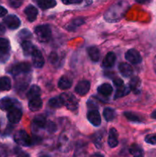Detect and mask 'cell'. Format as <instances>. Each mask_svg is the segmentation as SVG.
I'll list each match as a JSON object with an SVG mask.
<instances>
[{
	"label": "cell",
	"mask_w": 156,
	"mask_h": 157,
	"mask_svg": "<svg viewBox=\"0 0 156 157\" xmlns=\"http://www.w3.org/2000/svg\"><path fill=\"white\" fill-rule=\"evenodd\" d=\"M128 9V2L125 1H120L113 5L104 14V18L106 21L110 22H114L120 20Z\"/></svg>",
	"instance_id": "cell-1"
},
{
	"label": "cell",
	"mask_w": 156,
	"mask_h": 157,
	"mask_svg": "<svg viewBox=\"0 0 156 157\" xmlns=\"http://www.w3.org/2000/svg\"><path fill=\"white\" fill-rule=\"evenodd\" d=\"M35 33L37 38L41 42H47L51 38V29L47 25H41L35 29Z\"/></svg>",
	"instance_id": "cell-2"
},
{
	"label": "cell",
	"mask_w": 156,
	"mask_h": 157,
	"mask_svg": "<svg viewBox=\"0 0 156 157\" xmlns=\"http://www.w3.org/2000/svg\"><path fill=\"white\" fill-rule=\"evenodd\" d=\"M14 140L21 147H30L32 145V140L28 134L27 132L21 130L17 131L14 135Z\"/></svg>",
	"instance_id": "cell-3"
},
{
	"label": "cell",
	"mask_w": 156,
	"mask_h": 157,
	"mask_svg": "<svg viewBox=\"0 0 156 157\" xmlns=\"http://www.w3.org/2000/svg\"><path fill=\"white\" fill-rule=\"evenodd\" d=\"M60 96L62 98L64 106H66L67 109L70 110H75L77 109L78 101L73 94L70 93H63Z\"/></svg>",
	"instance_id": "cell-4"
},
{
	"label": "cell",
	"mask_w": 156,
	"mask_h": 157,
	"mask_svg": "<svg viewBox=\"0 0 156 157\" xmlns=\"http://www.w3.org/2000/svg\"><path fill=\"white\" fill-rule=\"evenodd\" d=\"M31 71V64L28 62H21L12 66L9 70V73L13 76H18L21 74L28 73Z\"/></svg>",
	"instance_id": "cell-5"
},
{
	"label": "cell",
	"mask_w": 156,
	"mask_h": 157,
	"mask_svg": "<svg viewBox=\"0 0 156 157\" xmlns=\"http://www.w3.org/2000/svg\"><path fill=\"white\" fill-rule=\"evenodd\" d=\"M21 117H22V112L21 109L18 108V107H12L8 111L7 118L9 122L12 124H18L21 121Z\"/></svg>",
	"instance_id": "cell-6"
},
{
	"label": "cell",
	"mask_w": 156,
	"mask_h": 157,
	"mask_svg": "<svg viewBox=\"0 0 156 157\" xmlns=\"http://www.w3.org/2000/svg\"><path fill=\"white\" fill-rule=\"evenodd\" d=\"M125 59L133 64H138L142 62V56L136 49H129L125 55Z\"/></svg>",
	"instance_id": "cell-7"
},
{
	"label": "cell",
	"mask_w": 156,
	"mask_h": 157,
	"mask_svg": "<svg viewBox=\"0 0 156 157\" xmlns=\"http://www.w3.org/2000/svg\"><path fill=\"white\" fill-rule=\"evenodd\" d=\"M4 23L9 29L12 30L17 29L21 25V21L18 16L15 15H9L4 18Z\"/></svg>",
	"instance_id": "cell-8"
},
{
	"label": "cell",
	"mask_w": 156,
	"mask_h": 157,
	"mask_svg": "<svg viewBox=\"0 0 156 157\" xmlns=\"http://www.w3.org/2000/svg\"><path fill=\"white\" fill-rule=\"evenodd\" d=\"M32 62H33V65L35 66L36 68H41L44 64V58L43 57L42 54L40 52L38 49H35L32 54Z\"/></svg>",
	"instance_id": "cell-9"
},
{
	"label": "cell",
	"mask_w": 156,
	"mask_h": 157,
	"mask_svg": "<svg viewBox=\"0 0 156 157\" xmlns=\"http://www.w3.org/2000/svg\"><path fill=\"white\" fill-rule=\"evenodd\" d=\"M18 102L10 98H4L0 100V109L2 110L9 111L12 107H17Z\"/></svg>",
	"instance_id": "cell-10"
},
{
	"label": "cell",
	"mask_w": 156,
	"mask_h": 157,
	"mask_svg": "<svg viewBox=\"0 0 156 157\" xmlns=\"http://www.w3.org/2000/svg\"><path fill=\"white\" fill-rule=\"evenodd\" d=\"M87 120L94 127H99L101 124V117L99 111L96 110H91L87 113Z\"/></svg>",
	"instance_id": "cell-11"
},
{
	"label": "cell",
	"mask_w": 156,
	"mask_h": 157,
	"mask_svg": "<svg viewBox=\"0 0 156 157\" xmlns=\"http://www.w3.org/2000/svg\"><path fill=\"white\" fill-rule=\"evenodd\" d=\"M90 88V83L88 81L84 80V81H80V82H78V84H76V87H75V92L80 96H84L88 93Z\"/></svg>",
	"instance_id": "cell-12"
},
{
	"label": "cell",
	"mask_w": 156,
	"mask_h": 157,
	"mask_svg": "<svg viewBox=\"0 0 156 157\" xmlns=\"http://www.w3.org/2000/svg\"><path fill=\"white\" fill-rule=\"evenodd\" d=\"M24 14L29 21H34L38 16V9L32 5H29L24 9Z\"/></svg>",
	"instance_id": "cell-13"
},
{
	"label": "cell",
	"mask_w": 156,
	"mask_h": 157,
	"mask_svg": "<svg viewBox=\"0 0 156 157\" xmlns=\"http://www.w3.org/2000/svg\"><path fill=\"white\" fill-rule=\"evenodd\" d=\"M119 144V140H118V133L115 128L110 129V133H109L108 137V145L111 148L117 147Z\"/></svg>",
	"instance_id": "cell-14"
},
{
	"label": "cell",
	"mask_w": 156,
	"mask_h": 157,
	"mask_svg": "<svg viewBox=\"0 0 156 157\" xmlns=\"http://www.w3.org/2000/svg\"><path fill=\"white\" fill-rule=\"evenodd\" d=\"M115 62H116V55H115V54L113 52H109L108 54H106L105 58H103L102 65L105 68H110V67H112L114 65Z\"/></svg>",
	"instance_id": "cell-15"
},
{
	"label": "cell",
	"mask_w": 156,
	"mask_h": 157,
	"mask_svg": "<svg viewBox=\"0 0 156 157\" xmlns=\"http://www.w3.org/2000/svg\"><path fill=\"white\" fill-rule=\"evenodd\" d=\"M42 101L40 97H35V98L29 99L28 107L33 112L40 110L42 107Z\"/></svg>",
	"instance_id": "cell-16"
},
{
	"label": "cell",
	"mask_w": 156,
	"mask_h": 157,
	"mask_svg": "<svg viewBox=\"0 0 156 157\" xmlns=\"http://www.w3.org/2000/svg\"><path fill=\"white\" fill-rule=\"evenodd\" d=\"M119 71L124 78H129L133 73V69L127 63H121L119 65Z\"/></svg>",
	"instance_id": "cell-17"
},
{
	"label": "cell",
	"mask_w": 156,
	"mask_h": 157,
	"mask_svg": "<svg viewBox=\"0 0 156 157\" xmlns=\"http://www.w3.org/2000/svg\"><path fill=\"white\" fill-rule=\"evenodd\" d=\"M87 53H88L89 57L93 62H97L99 61L100 58V52L98 48L96 46H91L87 48Z\"/></svg>",
	"instance_id": "cell-18"
},
{
	"label": "cell",
	"mask_w": 156,
	"mask_h": 157,
	"mask_svg": "<svg viewBox=\"0 0 156 157\" xmlns=\"http://www.w3.org/2000/svg\"><path fill=\"white\" fill-rule=\"evenodd\" d=\"M130 90L135 94H139L141 90V80L138 77H134L129 81Z\"/></svg>",
	"instance_id": "cell-19"
},
{
	"label": "cell",
	"mask_w": 156,
	"mask_h": 157,
	"mask_svg": "<svg viewBox=\"0 0 156 157\" xmlns=\"http://www.w3.org/2000/svg\"><path fill=\"white\" fill-rule=\"evenodd\" d=\"M98 93L103 97H109L113 92V87L110 84H102L99 85L97 88Z\"/></svg>",
	"instance_id": "cell-20"
},
{
	"label": "cell",
	"mask_w": 156,
	"mask_h": 157,
	"mask_svg": "<svg viewBox=\"0 0 156 157\" xmlns=\"http://www.w3.org/2000/svg\"><path fill=\"white\" fill-rule=\"evenodd\" d=\"M21 47H22L23 52H24V55L25 56H29L31 55L32 56V54L33 53L34 51L36 49V48L33 45L32 42L30 41H22V44H21Z\"/></svg>",
	"instance_id": "cell-21"
},
{
	"label": "cell",
	"mask_w": 156,
	"mask_h": 157,
	"mask_svg": "<svg viewBox=\"0 0 156 157\" xmlns=\"http://www.w3.org/2000/svg\"><path fill=\"white\" fill-rule=\"evenodd\" d=\"M72 86V81L67 76H62L58 81V87L61 90H67Z\"/></svg>",
	"instance_id": "cell-22"
},
{
	"label": "cell",
	"mask_w": 156,
	"mask_h": 157,
	"mask_svg": "<svg viewBox=\"0 0 156 157\" xmlns=\"http://www.w3.org/2000/svg\"><path fill=\"white\" fill-rule=\"evenodd\" d=\"M129 153L133 157H144V150L138 144H132L129 148Z\"/></svg>",
	"instance_id": "cell-23"
},
{
	"label": "cell",
	"mask_w": 156,
	"mask_h": 157,
	"mask_svg": "<svg viewBox=\"0 0 156 157\" xmlns=\"http://www.w3.org/2000/svg\"><path fill=\"white\" fill-rule=\"evenodd\" d=\"M87 156V146L84 144H78L75 149L73 157H86Z\"/></svg>",
	"instance_id": "cell-24"
},
{
	"label": "cell",
	"mask_w": 156,
	"mask_h": 157,
	"mask_svg": "<svg viewBox=\"0 0 156 157\" xmlns=\"http://www.w3.org/2000/svg\"><path fill=\"white\" fill-rule=\"evenodd\" d=\"M38 5L41 9H48L56 6L57 2L55 0H38Z\"/></svg>",
	"instance_id": "cell-25"
},
{
	"label": "cell",
	"mask_w": 156,
	"mask_h": 157,
	"mask_svg": "<svg viewBox=\"0 0 156 157\" xmlns=\"http://www.w3.org/2000/svg\"><path fill=\"white\" fill-rule=\"evenodd\" d=\"M12 84L11 81L8 77L0 78V90L1 91H8L11 89Z\"/></svg>",
	"instance_id": "cell-26"
},
{
	"label": "cell",
	"mask_w": 156,
	"mask_h": 157,
	"mask_svg": "<svg viewBox=\"0 0 156 157\" xmlns=\"http://www.w3.org/2000/svg\"><path fill=\"white\" fill-rule=\"evenodd\" d=\"M49 106L53 108H61L64 106V102L61 96L51 98L48 102Z\"/></svg>",
	"instance_id": "cell-27"
},
{
	"label": "cell",
	"mask_w": 156,
	"mask_h": 157,
	"mask_svg": "<svg viewBox=\"0 0 156 157\" xmlns=\"http://www.w3.org/2000/svg\"><path fill=\"white\" fill-rule=\"evenodd\" d=\"M103 117L107 122L113 121L116 117V112L111 107H106L103 110Z\"/></svg>",
	"instance_id": "cell-28"
},
{
	"label": "cell",
	"mask_w": 156,
	"mask_h": 157,
	"mask_svg": "<svg viewBox=\"0 0 156 157\" xmlns=\"http://www.w3.org/2000/svg\"><path fill=\"white\" fill-rule=\"evenodd\" d=\"M41 89L38 86L32 85L30 87L28 91L27 97L28 98V99H31V98H35V97H40L41 96Z\"/></svg>",
	"instance_id": "cell-29"
},
{
	"label": "cell",
	"mask_w": 156,
	"mask_h": 157,
	"mask_svg": "<svg viewBox=\"0 0 156 157\" xmlns=\"http://www.w3.org/2000/svg\"><path fill=\"white\" fill-rule=\"evenodd\" d=\"M130 91V89L128 87H125V86H121V87H116V92L115 94V99L117 98H122V97L125 96V95L128 94Z\"/></svg>",
	"instance_id": "cell-30"
},
{
	"label": "cell",
	"mask_w": 156,
	"mask_h": 157,
	"mask_svg": "<svg viewBox=\"0 0 156 157\" xmlns=\"http://www.w3.org/2000/svg\"><path fill=\"white\" fill-rule=\"evenodd\" d=\"M33 122L35 124V126H37L39 128H44L47 125L46 124V123H47L46 118L43 115H38V116L35 117L33 120Z\"/></svg>",
	"instance_id": "cell-31"
},
{
	"label": "cell",
	"mask_w": 156,
	"mask_h": 157,
	"mask_svg": "<svg viewBox=\"0 0 156 157\" xmlns=\"http://www.w3.org/2000/svg\"><path fill=\"white\" fill-rule=\"evenodd\" d=\"M124 116L126 118L127 120H128L129 121L133 123H140L142 122V119L140 118V117L136 113H132V112H125L124 113Z\"/></svg>",
	"instance_id": "cell-32"
},
{
	"label": "cell",
	"mask_w": 156,
	"mask_h": 157,
	"mask_svg": "<svg viewBox=\"0 0 156 157\" xmlns=\"http://www.w3.org/2000/svg\"><path fill=\"white\" fill-rule=\"evenodd\" d=\"M18 38L21 41H28L29 38H32V33H31L28 29H22V30L20 31V32H18Z\"/></svg>",
	"instance_id": "cell-33"
},
{
	"label": "cell",
	"mask_w": 156,
	"mask_h": 157,
	"mask_svg": "<svg viewBox=\"0 0 156 157\" xmlns=\"http://www.w3.org/2000/svg\"><path fill=\"white\" fill-rule=\"evenodd\" d=\"M84 22H85V21L83 18H76V19L72 21V22L67 26V29H68V30H74L76 28L84 24Z\"/></svg>",
	"instance_id": "cell-34"
},
{
	"label": "cell",
	"mask_w": 156,
	"mask_h": 157,
	"mask_svg": "<svg viewBox=\"0 0 156 157\" xmlns=\"http://www.w3.org/2000/svg\"><path fill=\"white\" fill-rule=\"evenodd\" d=\"M0 51L1 52H9L10 51V43L9 40L0 38Z\"/></svg>",
	"instance_id": "cell-35"
},
{
	"label": "cell",
	"mask_w": 156,
	"mask_h": 157,
	"mask_svg": "<svg viewBox=\"0 0 156 157\" xmlns=\"http://www.w3.org/2000/svg\"><path fill=\"white\" fill-rule=\"evenodd\" d=\"M102 133H96V134L93 136V143H94L95 146H96L97 148H100L101 146H102Z\"/></svg>",
	"instance_id": "cell-36"
},
{
	"label": "cell",
	"mask_w": 156,
	"mask_h": 157,
	"mask_svg": "<svg viewBox=\"0 0 156 157\" xmlns=\"http://www.w3.org/2000/svg\"><path fill=\"white\" fill-rule=\"evenodd\" d=\"M145 141L148 144L156 145V133L147 135L145 138Z\"/></svg>",
	"instance_id": "cell-37"
},
{
	"label": "cell",
	"mask_w": 156,
	"mask_h": 157,
	"mask_svg": "<svg viewBox=\"0 0 156 157\" xmlns=\"http://www.w3.org/2000/svg\"><path fill=\"white\" fill-rule=\"evenodd\" d=\"M10 57L9 52H1L0 51V63H5Z\"/></svg>",
	"instance_id": "cell-38"
},
{
	"label": "cell",
	"mask_w": 156,
	"mask_h": 157,
	"mask_svg": "<svg viewBox=\"0 0 156 157\" xmlns=\"http://www.w3.org/2000/svg\"><path fill=\"white\" fill-rule=\"evenodd\" d=\"M23 2H24V0H9L10 6H12V8H15V9L20 7L22 5Z\"/></svg>",
	"instance_id": "cell-39"
},
{
	"label": "cell",
	"mask_w": 156,
	"mask_h": 157,
	"mask_svg": "<svg viewBox=\"0 0 156 157\" xmlns=\"http://www.w3.org/2000/svg\"><path fill=\"white\" fill-rule=\"evenodd\" d=\"M8 156H9L8 148L6 146L0 144V157H8Z\"/></svg>",
	"instance_id": "cell-40"
},
{
	"label": "cell",
	"mask_w": 156,
	"mask_h": 157,
	"mask_svg": "<svg viewBox=\"0 0 156 157\" xmlns=\"http://www.w3.org/2000/svg\"><path fill=\"white\" fill-rule=\"evenodd\" d=\"M15 153H16V157H31L28 153L24 151H22L19 148H16Z\"/></svg>",
	"instance_id": "cell-41"
},
{
	"label": "cell",
	"mask_w": 156,
	"mask_h": 157,
	"mask_svg": "<svg viewBox=\"0 0 156 157\" xmlns=\"http://www.w3.org/2000/svg\"><path fill=\"white\" fill-rule=\"evenodd\" d=\"M62 1L66 5H77L82 3L84 0H62Z\"/></svg>",
	"instance_id": "cell-42"
},
{
	"label": "cell",
	"mask_w": 156,
	"mask_h": 157,
	"mask_svg": "<svg viewBox=\"0 0 156 157\" xmlns=\"http://www.w3.org/2000/svg\"><path fill=\"white\" fill-rule=\"evenodd\" d=\"M47 130H48L49 132H50V133H54V132H55L57 130V126L55 125V124H54V123L52 122L49 123L47 125Z\"/></svg>",
	"instance_id": "cell-43"
},
{
	"label": "cell",
	"mask_w": 156,
	"mask_h": 157,
	"mask_svg": "<svg viewBox=\"0 0 156 157\" xmlns=\"http://www.w3.org/2000/svg\"><path fill=\"white\" fill-rule=\"evenodd\" d=\"M113 83H114L115 86H116V87H121V86H123L124 85V83L123 81H122V79H120V78H115L114 80H113Z\"/></svg>",
	"instance_id": "cell-44"
},
{
	"label": "cell",
	"mask_w": 156,
	"mask_h": 157,
	"mask_svg": "<svg viewBox=\"0 0 156 157\" xmlns=\"http://www.w3.org/2000/svg\"><path fill=\"white\" fill-rule=\"evenodd\" d=\"M6 14H7V10H6V9H5L4 7L0 6V18H1V17H4Z\"/></svg>",
	"instance_id": "cell-45"
},
{
	"label": "cell",
	"mask_w": 156,
	"mask_h": 157,
	"mask_svg": "<svg viewBox=\"0 0 156 157\" xmlns=\"http://www.w3.org/2000/svg\"><path fill=\"white\" fill-rule=\"evenodd\" d=\"M6 32V28L2 24H0V35H4Z\"/></svg>",
	"instance_id": "cell-46"
},
{
	"label": "cell",
	"mask_w": 156,
	"mask_h": 157,
	"mask_svg": "<svg viewBox=\"0 0 156 157\" xmlns=\"http://www.w3.org/2000/svg\"><path fill=\"white\" fill-rule=\"evenodd\" d=\"M136 1L138 3H140V4H148L151 0H136Z\"/></svg>",
	"instance_id": "cell-47"
},
{
	"label": "cell",
	"mask_w": 156,
	"mask_h": 157,
	"mask_svg": "<svg viewBox=\"0 0 156 157\" xmlns=\"http://www.w3.org/2000/svg\"><path fill=\"white\" fill-rule=\"evenodd\" d=\"M90 157H104V156L102 154H101V153H93V155L90 156Z\"/></svg>",
	"instance_id": "cell-48"
},
{
	"label": "cell",
	"mask_w": 156,
	"mask_h": 157,
	"mask_svg": "<svg viewBox=\"0 0 156 157\" xmlns=\"http://www.w3.org/2000/svg\"><path fill=\"white\" fill-rule=\"evenodd\" d=\"M39 157H53L52 156H50V154H47V153H42L39 156Z\"/></svg>",
	"instance_id": "cell-49"
},
{
	"label": "cell",
	"mask_w": 156,
	"mask_h": 157,
	"mask_svg": "<svg viewBox=\"0 0 156 157\" xmlns=\"http://www.w3.org/2000/svg\"><path fill=\"white\" fill-rule=\"evenodd\" d=\"M151 118H153V119L156 120V110H154V111H153L152 113H151Z\"/></svg>",
	"instance_id": "cell-50"
},
{
	"label": "cell",
	"mask_w": 156,
	"mask_h": 157,
	"mask_svg": "<svg viewBox=\"0 0 156 157\" xmlns=\"http://www.w3.org/2000/svg\"><path fill=\"white\" fill-rule=\"evenodd\" d=\"M154 70L156 74V56L154 57Z\"/></svg>",
	"instance_id": "cell-51"
}]
</instances>
